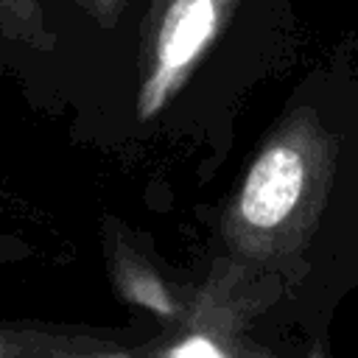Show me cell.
Listing matches in <instances>:
<instances>
[{"instance_id": "obj_3", "label": "cell", "mask_w": 358, "mask_h": 358, "mask_svg": "<svg viewBox=\"0 0 358 358\" xmlns=\"http://www.w3.org/2000/svg\"><path fill=\"white\" fill-rule=\"evenodd\" d=\"M232 3L235 0H168L151 42L148 70L140 81L137 112L143 120L154 117L176 95L218 34Z\"/></svg>"}, {"instance_id": "obj_1", "label": "cell", "mask_w": 358, "mask_h": 358, "mask_svg": "<svg viewBox=\"0 0 358 358\" xmlns=\"http://www.w3.org/2000/svg\"><path fill=\"white\" fill-rule=\"evenodd\" d=\"M336 140L310 106H299L263 143L224 213L229 257L268 266L299 255L327 207Z\"/></svg>"}, {"instance_id": "obj_8", "label": "cell", "mask_w": 358, "mask_h": 358, "mask_svg": "<svg viewBox=\"0 0 358 358\" xmlns=\"http://www.w3.org/2000/svg\"><path fill=\"white\" fill-rule=\"evenodd\" d=\"M28 246L20 243V241H8V238H0V260L3 257H17V255H25Z\"/></svg>"}, {"instance_id": "obj_4", "label": "cell", "mask_w": 358, "mask_h": 358, "mask_svg": "<svg viewBox=\"0 0 358 358\" xmlns=\"http://www.w3.org/2000/svg\"><path fill=\"white\" fill-rule=\"evenodd\" d=\"M131 352L109 333L0 322V358H120Z\"/></svg>"}, {"instance_id": "obj_7", "label": "cell", "mask_w": 358, "mask_h": 358, "mask_svg": "<svg viewBox=\"0 0 358 358\" xmlns=\"http://www.w3.org/2000/svg\"><path fill=\"white\" fill-rule=\"evenodd\" d=\"M98 22H103V25H112L115 22V17H117V11L126 6V0H78Z\"/></svg>"}, {"instance_id": "obj_6", "label": "cell", "mask_w": 358, "mask_h": 358, "mask_svg": "<svg viewBox=\"0 0 358 358\" xmlns=\"http://www.w3.org/2000/svg\"><path fill=\"white\" fill-rule=\"evenodd\" d=\"M0 36L31 50H50L56 45L39 0H0Z\"/></svg>"}, {"instance_id": "obj_5", "label": "cell", "mask_w": 358, "mask_h": 358, "mask_svg": "<svg viewBox=\"0 0 358 358\" xmlns=\"http://www.w3.org/2000/svg\"><path fill=\"white\" fill-rule=\"evenodd\" d=\"M106 252H109V266H112V277L120 296L143 308H151L162 319L176 313V302L165 288V282L159 280V274L112 224L106 227Z\"/></svg>"}, {"instance_id": "obj_2", "label": "cell", "mask_w": 358, "mask_h": 358, "mask_svg": "<svg viewBox=\"0 0 358 358\" xmlns=\"http://www.w3.org/2000/svg\"><path fill=\"white\" fill-rule=\"evenodd\" d=\"M246 268L249 263L235 257L218 260L196 291L173 341L154 347V352L171 358H229L246 352V347H241V333L252 310H257V294Z\"/></svg>"}]
</instances>
